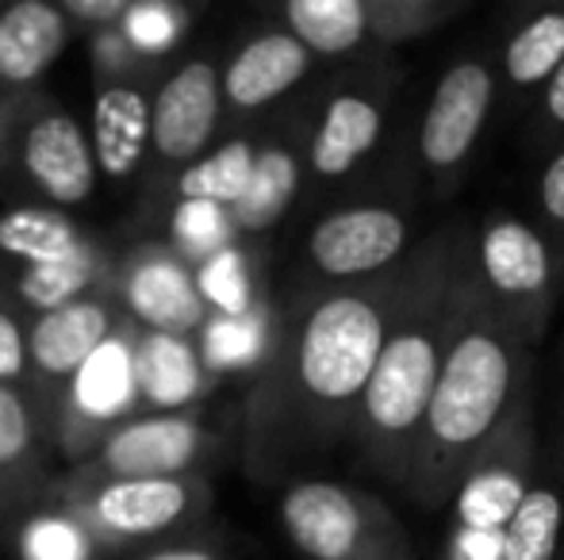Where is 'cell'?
Here are the masks:
<instances>
[{"label":"cell","mask_w":564,"mask_h":560,"mask_svg":"<svg viewBox=\"0 0 564 560\" xmlns=\"http://www.w3.org/2000/svg\"><path fill=\"white\" fill-rule=\"evenodd\" d=\"M527 345L507 334L476 281V257L460 284L457 319L431 392L403 492L426 510L446 507L468 464L527 404Z\"/></svg>","instance_id":"obj_1"},{"label":"cell","mask_w":564,"mask_h":560,"mask_svg":"<svg viewBox=\"0 0 564 560\" xmlns=\"http://www.w3.org/2000/svg\"><path fill=\"white\" fill-rule=\"evenodd\" d=\"M468 262L473 239L460 227H446L411 254L408 292L357 404L365 457L380 476L395 484L408 476L419 426L438 384Z\"/></svg>","instance_id":"obj_2"},{"label":"cell","mask_w":564,"mask_h":560,"mask_svg":"<svg viewBox=\"0 0 564 560\" xmlns=\"http://www.w3.org/2000/svg\"><path fill=\"white\" fill-rule=\"evenodd\" d=\"M411 281V257L395 273L354 288L327 292L300 319L292 338V388L296 404L315 422H341L357 415L384 338Z\"/></svg>","instance_id":"obj_3"},{"label":"cell","mask_w":564,"mask_h":560,"mask_svg":"<svg viewBox=\"0 0 564 560\" xmlns=\"http://www.w3.org/2000/svg\"><path fill=\"white\" fill-rule=\"evenodd\" d=\"M476 281L491 315L519 345L542 338L557 299V254L538 227L519 216H496L473 239Z\"/></svg>","instance_id":"obj_4"},{"label":"cell","mask_w":564,"mask_h":560,"mask_svg":"<svg viewBox=\"0 0 564 560\" xmlns=\"http://www.w3.org/2000/svg\"><path fill=\"white\" fill-rule=\"evenodd\" d=\"M281 518L307 560H411L400 518L372 495L330 480L289 487Z\"/></svg>","instance_id":"obj_5"},{"label":"cell","mask_w":564,"mask_h":560,"mask_svg":"<svg viewBox=\"0 0 564 560\" xmlns=\"http://www.w3.org/2000/svg\"><path fill=\"white\" fill-rule=\"evenodd\" d=\"M496 100V69L488 58H460L438 77L419 128V157L426 173L449 188L473 157Z\"/></svg>","instance_id":"obj_6"},{"label":"cell","mask_w":564,"mask_h":560,"mask_svg":"<svg viewBox=\"0 0 564 560\" xmlns=\"http://www.w3.org/2000/svg\"><path fill=\"white\" fill-rule=\"evenodd\" d=\"M312 262L330 281H377L411 257V219L392 204L338 208L312 231Z\"/></svg>","instance_id":"obj_7"},{"label":"cell","mask_w":564,"mask_h":560,"mask_svg":"<svg viewBox=\"0 0 564 560\" xmlns=\"http://www.w3.org/2000/svg\"><path fill=\"white\" fill-rule=\"evenodd\" d=\"M530 461H534V438H530V404L507 419L503 430L488 441L480 457L468 464L453 492V526H473V530H503L514 515L519 499L527 495Z\"/></svg>","instance_id":"obj_8"},{"label":"cell","mask_w":564,"mask_h":560,"mask_svg":"<svg viewBox=\"0 0 564 560\" xmlns=\"http://www.w3.org/2000/svg\"><path fill=\"white\" fill-rule=\"evenodd\" d=\"M216 116L219 77L208 62H193L181 74H173L158 92V105L150 112V139H154L158 154L185 162V157L200 154L204 142L212 139Z\"/></svg>","instance_id":"obj_9"},{"label":"cell","mask_w":564,"mask_h":560,"mask_svg":"<svg viewBox=\"0 0 564 560\" xmlns=\"http://www.w3.org/2000/svg\"><path fill=\"white\" fill-rule=\"evenodd\" d=\"M388 120V97L380 89H346L327 105L312 139V169L323 180L354 173L377 150Z\"/></svg>","instance_id":"obj_10"},{"label":"cell","mask_w":564,"mask_h":560,"mask_svg":"<svg viewBox=\"0 0 564 560\" xmlns=\"http://www.w3.org/2000/svg\"><path fill=\"white\" fill-rule=\"evenodd\" d=\"M23 165L51 200L82 204L93 193V154L69 116H46L23 139Z\"/></svg>","instance_id":"obj_11"},{"label":"cell","mask_w":564,"mask_h":560,"mask_svg":"<svg viewBox=\"0 0 564 560\" xmlns=\"http://www.w3.org/2000/svg\"><path fill=\"white\" fill-rule=\"evenodd\" d=\"M307 66H312V54L289 31H269L235 54L224 77V92L238 108H261L284 97L307 74Z\"/></svg>","instance_id":"obj_12"},{"label":"cell","mask_w":564,"mask_h":560,"mask_svg":"<svg viewBox=\"0 0 564 560\" xmlns=\"http://www.w3.org/2000/svg\"><path fill=\"white\" fill-rule=\"evenodd\" d=\"M200 430L185 419H150L119 430L105 446V464L119 480H170V472L193 464Z\"/></svg>","instance_id":"obj_13"},{"label":"cell","mask_w":564,"mask_h":560,"mask_svg":"<svg viewBox=\"0 0 564 560\" xmlns=\"http://www.w3.org/2000/svg\"><path fill=\"white\" fill-rule=\"evenodd\" d=\"M108 342V311L93 299H74L66 307L43 311L28 338V350L39 369L51 376H69Z\"/></svg>","instance_id":"obj_14"},{"label":"cell","mask_w":564,"mask_h":560,"mask_svg":"<svg viewBox=\"0 0 564 560\" xmlns=\"http://www.w3.org/2000/svg\"><path fill=\"white\" fill-rule=\"evenodd\" d=\"M66 46V15L43 0H23L0 15V77L28 85Z\"/></svg>","instance_id":"obj_15"},{"label":"cell","mask_w":564,"mask_h":560,"mask_svg":"<svg viewBox=\"0 0 564 560\" xmlns=\"http://www.w3.org/2000/svg\"><path fill=\"white\" fill-rule=\"evenodd\" d=\"M188 507L181 480H116L97 495V518L116 534H158Z\"/></svg>","instance_id":"obj_16"},{"label":"cell","mask_w":564,"mask_h":560,"mask_svg":"<svg viewBox=\"0 0 564 560\" xmlns=\"http://www.w3.org/2000/svg\"><path fill=\"white\" fill-rule=\"evenodd\" d=\"M93 139H97V162L108 177L134 173L150 139V108L142 92L123 85L100 92V100L93 105Z\"/></svg>","instance_id":"obj_17"},{"label":"cell","mask_w":564,"mask_h":560,"mask_svg":"<svg viewBox=\"0 0 564 560\" xmlns=\"http://www.w3.org/2000/svg\"><path fill=\"white\" fill-rule=\"evenodd\" d=\"M127 299H131L134 315L154 327V334L177 338L204 319V299L196 284L170 262H150L134 270L131 284H127Z\"/></svg>","instance_id":"obj_18"},{"label":"cell","mask_w":564,"mask_h":560,"mask_svg":"<svg viewBox=\"0 0 564 560\" xmlns=\"http://www.w3.org/2000/svg\"><path fill=\"white\" fill-rule=\"evenodd\" d=\"M289 35L307 54H349L369 43V12L365 0H289L284 4Z\"/></svg>","instance_id":"obj_19"},{"label":"cell","mask_w":564,"mask_h":560,"mask_svg":"<svg viewBox=\"0 0 564 560\" xmlns=\"http://www.w3.org/2000/svg\"><path fill=\"white\" fill-rule=\"evenodd\" d=\"M564 541V495L553 484H530L503 526V560H557Z\"/></svg>","instance_id":"obj_20"},{"label":"cell","mask_w":564,"mask_h":560,"mask_svg":"<svg viewBox=\"0 0 564 560\" xmlns=\"http://www.w3.org/2000/svg\"><path fill=\"white\" fill-rule=\"evenodd\" d=\"M200 388V369L188 342L173 334H150L134 358V392L158 407H181Z\"/></svg>","instance_id":"obj_21"},{"label":"cell","mask_w":564,"mask_h":560,"mask_svg":"<svg viewBox=\"0 0 564 560\" xmlns=\"http://www.w3.org/2000/svg\"><path fill=\"white\" fill-rule=\"evenodd\" d=\"M296 188H300L296 157L289 150H261L253 157L250 185H246V193L235 204V223L246 227V231H265V227H273L289 211Z\"/></svg>","instance_id":"obj_22"},{"label":"cell","mask_w":564,"mask_h":560,"mask_svg":"<svg viewBox=\"0 0 564 560\" xmlns=\"http://www.w3.org/2000/svg\"><path fill=\"white\" fill-rule=\"evenodd\" d=\"M564 62V8L538 12L519 35L503 46V74L514 89H538Z\"/></svg>","instance_id":"obj_23"},{"label":"cell","mask_w":564,"mask_h":560,"mask_svg":"<svg viewBox=\"0 0 564 560\" xmlns=\"http://www.w3.org/2000/svg\"><path fill=\"white\" fill-rule=\"evenodd\" d=\"M74 381V399L93 419H112L134 399V358L123 342H105Z\"/></svg>","instance_id":"obj_24"},{"label":"cell","mask_w":564,"mask_h":560,"mask_svg":"<svg viewBox=\"0 0 564 560\" xmlns=\"http://www.w3.org/2000/svg\"><path fill=\"white\" fill-rule=\"evenodd\" d=\"M0 250H8L15 257H28L31 265L69 262V257L82 254L69 219L43 208H20L0 219Z\"/></svg>","instance_id":"obj_25"},{"label":"cell","mask_w":564,"mask_h":560,"mask_svg":"<svg viewBox=\"0 0 564 560\" xmlns=\"http://www.w3.org/2000/svg\"><path fill=\"white\" fill-rule=\"evenodd\" d=\"M253 150L250 142H227L219 154L204 157V162L188 165L181 173V200H208V204H230L235 208L238 196L246 193L253 173Z\"/></svg>","instance_id":"obj_26"},{"label":"cell","mask_w":564,"mask_h":560,"mask_svg":"<svg viewBox=\"0 0 564 560\" xmlns=\"http://www.w3.org/2000/svg\"><path fill=\"white\" fill-rule=\"evenodd\" d=\"M365 12H369V39L395 46L438 31L457 8L446 0H365Z\"/></svg>","instance_id":"obj_27"},{"label":"cell","mask_w":564,"mask_h":560,"mask_svg":"<svg viewBox=\"0 0 564 560\" xmlns=\"http://www.w3.org/2000/svg\"><path fill=\"white\" fill-rule=\"evenodd\" d=\"M196 292L200 299L216 304L224 315H246L250 311V273L238 250H216L208 262L200 265V277H196Z\"/></svg>","instance_id":"obj_28"},{"label":"cell","mask_w":564,"mask_h":560,"mask_svg":"<svg viewBox=\"0 0 564 560\" xmlns=\"http://www.w3.org/2000/svg\"><path fill=\"white\" fill-rule=\"evenodd\" d=\"M89 281V265H85V254L69 257V262H51V265H31L28 277L20 281V292L28 304L43 307V311H54V307L74 304V296L85 288Z\"/></svg>","instance_id":"obj_29"},{"label":"cell","mask_w":564,"mask_h":560,"mask_svg":"<svg viewBox=\"0 0 564 560\" xmlns=\"http://www.w3.org/2000/svg\"><path fill=\"white\" fill-rule=\"evenodd\" d=\"M227 216L219 204H208V200H185L177 208V219H173V234H177V242L185 250H193V254H216V250H224L227 242Z\"/></svg>","instance_id":"obj_30"},{"label":"cell","mask_w":564,"mask_h":560,"mask_svg":"<svg viewBox=\"0 0 564 560\" xmlns=\"http://www.w3.org/2000/svg\"><path fill=\"white\" fill-rule=\"evenodd\" d=\"M261 350V327L246 315H227V319L208 327V358L219 369H235L253 361Z\"/></svg>","instance_id":"obj_31"},{"label":"cell","mask_w":564,"mask_h":560,"mask_svg":"<svg viewBox=\"0 0 564 560\" xmlns=\"http://www.w3.org/2000/svg\"><path fill=\"white\" fill-rule=\"evenodd\" d=\"M28 560H85V541L62 518H39L23 538Z\"/></svg>","instance_id":"obj_32"},{"label":"cell","mask_w":564,"mask_h":560,"mask_svg":"<svg viewBox=\"0 0 564 560\" xmlns=\"http://www.w3.org/2000/svg\"><path fill=\"white\" fill-rule=\"evenodd\" d=\"M127 39L142 51H162L177 39V20H173L170 8L158 4L127 8Z\"/></svg>","instance_id":"obj_33"},{"label":"cell","mask_w":564,"mask_h":560,"mask_svg":"<svg viewBox=\"0 0 564 560\" xmlns=\"http://www.w3.org/2000/svg\"><path fill=\"white\" fill-rule=\"evenodd\" d=\"M442 560H503V530H473V526H453Z\"/></svg>","instance_id":"obj_34"},{"label":"cell","mask_w":564,"mask_h":560,"mask_svg":"<svg viewBox=\"0 0 564 560\" xmlns=\"http://www.w3.org/2000/svg\"><path fill=\"white\" fill-rule=\"evenodd\" d=\"M31 441V422L23 404L0 384V464L15 461Z\"/></svg>","instance_id":"obj_35"},{"label":"cell","mask_w":564,"mask_h":560,"mask_svg":"<svg viewBox=\"0 0 564 560\" xmlns=\"http://www.w3.org/2000/svg\"><path fill=\"white\" fill-rule=\"evenodd\" d=\"M538 200H542V211L557 231H564V150L545 165L542 185H538Z\"/></svg>","instance_id":"obj_36"},{"label":"cell","mask_w":564,"mask_h":560,"mask_svg":"<svg viewBox=\"0 0 564 560\" xmlns=\"http://www.w3.org/2000/svg\"><path fill=\"white\" fill-rule=\"evenodd\" d=\"M23 353H28V345H23L20 327L0 311V381H12L23 373Z\"/></svg>","instance_id":"obj_37"},{"label":"cell","mask_w":564,"mask_h":560,"mask_svg":"<svg viewBox=\"0 0 564 560\" xmlns=\"http://www.w3.org/2000/svg\"><path fill=\"white\" fill-rule=\"evenodd\" d=\"M66 12L89 23H112L127 15V0H66Z\"/></svg>","instance_id":"obj_38"},{"label":"cell","mask_w":564,"mask_h":560,"mask_svg":"<svg viewBox=\"0 0 564 560\" xmlns=\"http://www.w3.org/2000/svg\"><path fill=\"white\" fill-rule=\"evenodd\" d=\"M542 108H545V120H550L553 128H564V62L557 66V74H553L550 81H545Z\"/></svg>","instance_id":"obj_39"},{"label":"cell","mask_w":564,"mask_h":560,"mask_svg":"<svg viewBox=\"0 0 564 560\" xmlns=\"http://www.w3.org/2000/svg\"><path fill=\"white\" fill-rule=\"evenodd\" d=\"M150 560H216V557L204 553V549H170V553H158Z\"/></svg>","instance_id":"obj_40"}]
</instances>
